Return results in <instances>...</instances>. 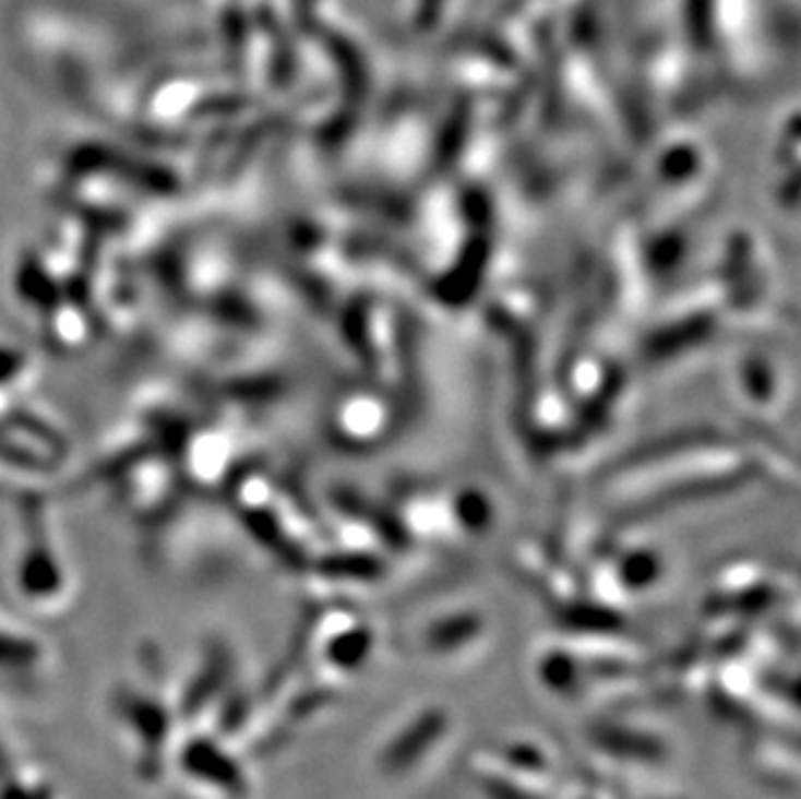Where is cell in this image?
Listing matches in <instances>:
<instances>
[{
  "label": "cell",
  "mask_w": 801,
  "mask_h": 799,
  "mask_svg": "<svg viewBox=\"0 0 801 799\" xmlns=\"http://www.w3.org/2000/svg\"><path fill=\"white\" fill-rule=\"evenodd\" d=\"M475 631H478V625H475L473 621L457 623V625H452V629H444V625H439V629L433 631V644H437L439 649H446V644L452 642V639H457V636L467 639V636H473Z\"/></svg>",
  "instance_id": "2"
},
{
  "label": "cell",
  "mask_w": 801,
  "mask_h": 799,
  "mask_svg": "<svg viewBox=\"0 0 801 799\" xmlns=\"http://www.w3.org/2000/svg\"><path fill=\"white\" fill-rule=\"evenodd\" d=\"M441 727H444V719L441 714H426L407 729L405 735H399L395 740V746L390 748V753L384 758V766L390 771H399L410 763H416L420 755L426 753V746H431L433 740L441 735Z\"/></svg>",
  "instance_id": "1"
},
{
  "label": "cell",
  "mask_w": 801,
  "mask_h": 799,
  "mask_svg": "<svg viewBox=\"0 0 801 799\" xmlns=\"http://www.w3.org/2000/svg\"><path fill=\"white\" fill-rule=\"evenodd\" d=\"M488 795L493 799H535V797H524L519 789L506 787V784H488Z\"/></svg>",
  "instance_id": "3"
}]
</instances>
